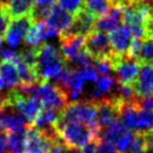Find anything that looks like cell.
Returning <instances> with one entry per match:
<instances>
[{"instance_id":"obj_31","label":"cell","mask_w":153,"mask_h":153,"mask_svg":"<svg viewBox=\"0 0 153 153\" xmlns=\"http://www.w3.org/2000/svg\"><path fill=\"white\" fill-rule=\"evenodd\" d=\"M48 153H67V146H65L60 142H57L53 145V148L49 150Z\"/></svg>"},{"instance_id":"obj_26","label":"cell","mask_w":153,"mask_h":153,"mask_svg":"<svg viewBox=\"0 0 153 153\" xmlns=\"http://www.w3.org/2000/svg\"><path fill=\"white\" fill-rule=\"evenodd\" d=\"M94 65L97 73L101 75H112L113 73V63H112V58L110 56H105V57H100L94 59Z\"/></svg>"},{"instance_id":"obj_27","label":"cell","mask_w":153,"mask_h":153,"mask_svg":"<svg viewBox=\"0 0 153 153\" xmlns=\"http://www.w3.org/2000/svg\"><path fill=\"white\" fill-rule=\"evenodd\" d=\"M131 102L142 110L153 111V95H135Z\"/></svg>"},{"instance_id":"obj_1","label":"cell","mask_w":153,"mask_h":153,"mask_svg":"<svg viewBox=\"0 0 153 153\" xmlns=\"http://www.w3.org/2000/svg\"><path fill=\"white\" fill-rule=\"evenodd\" d=\"M55 132L60 143L67 148H83L94 140H98L100 136L92 128L77 121L58 119L54 125Z\"/></svg>"},{"instance_id":"obj_25","label":"cell","mask_w":153,"mask_h":153,"mask_svg":"<svg viewBox=\"0 0 153 153\" xmlns=\"http://www.w3.org/2000/svg\"><path fill=\"white\" fill-rule=\"evenodd\" d=\"M24 40L29 47H37L40 45V42L43 40V36H42V33H40V29H39L37 22H35L33 24V26L29 28Z\"/></svg>"},{"instance_id":"obj_21","label":"cell","mask_w":153,"mask_h":153,"mask_svg":"<svg viewBox=\"0 0 153 153\" xmlns=\"http://www.w3.org/2000/svg\"><path fill=\"white\" fill-rule=\"evenodd\" d=\"M135 58L141 64L153 63V34L148 35L146 37L141 39Z\"/></svg>"},{"instance_id":"obj_11","label":"cell","mask_w":153,"mask_h":153,"mask_svg":"<svg viewBox=\"0 0 153 153\" xmlns=\"http://www.w3.org/2000/svg\"><path fill=\"white\" fill-rule=\"evenodd\" d=\"M29 124L15 107L6 102L0 106V128L6 132L26 131Z\"/></svg>"},{"instance_id":"obj_33","label":"cell","mask_w":153,"mask_h":153,"mask_svg":"<svg viewBox=\"0 0 153 153\" xmlns=\"http://www.w3.org/2000/svg\"><path fill=\"white\" fill-rule=\"evenodd\" d=\"M67 153H82L78 148H67Z\"/></svg>"},{"instance_id":"obj_5","label":"cell","mask_w":153,"mask_h":153,"mask_svg":"<svg viewBox=\"0 0 153 153\" xmlns=\"http://www.w3.org/2000/svg\"><path fill=\"white\" fill-rule=\"evenodd\" d=\"M119 117L124 126L136 132L153 130V111L142 110L133 103L121 102Z\"/></svg>"},{"instance_id":"obj_29","label":"cell","mask_w":153,"mask_h":153,"mask_svg":"<svg viewBox=\"0 0 153 153\" xmlns=\"http://www.w3.org/2000/svg\"><path fill=\"white\" fill-rule=\"evenodd\" d=\"M77 69H79V72L83 75L85 81L94 82L95 83V81L98 78L97 71H96V68H95V66L93 64L87 65V66H84V67H81V68H77Z\"/></svg>"},{"instance_id":"obj_6","label":"cell","mask_w":153,"mask_h":153,"mask_svg":"<svg viewBox=\"0 0 153 153\" xmlns=\"http://www.w3.org/2000/svg\"><path fill=\"white\" fill-rule=\"evenodd\" d=\"M22 89L38 95L44 106L55 107L63 111V108L69 103L68 94L64 87L57 83H51V81L43 82L35 86L22 87Z\"/></svg>"},{"instance_id":"obj_12","label":"cell","mask_w":153,"mask_h":153,"mask_svg":"<svg viewBox=\"0 0 153 153\" xmlns=\"http://www.w3.org/2000/svg\"><path fill=\"white\" fill-rule=\"evenodd\" d=\"M34 22L35 19L31 15L13 18L4 36V39L11 47H16L25 39L26 34L28 33V30Z\"/></svg>"},{"instance_id":"obj_28","label":"cell","mask_w":153,"mask_h":153,"mask_svg":"<svg viewBox=\"0 0 153 153\" xmlns=\"http://www.w3.org/2000/svg\"><path fill=\"white\" fill-rule=\"evenodd\" d=\"M96 142V153H121L119 150L115 148L114 144H112L110 141L105 139H98L95 140Z\"/></svg>"},{"instance_id":"obj_20","label":"cell","mask_w":153,"mask_h":153,"mask_svg":"<svg viewBox=\"0 0 153 153\" xmlns=\"http://www.w3.org/2000/svg\"><path fill=\"white\" fill-rule=\"evenodd\" d=\"M4 2L11 18L33 15L35 8V0H6Z\"/></svg>"},{"instance_id":"obj_15","label":"cell","mask_w":153,"mask_h":153,"mask_svg":"<svg viewBox=\"0 0 153 153\" xmlns=\"http://www.w3.org/2000/svg\"><path fill=\"white\" fill-rule=\"evenodd\" d=\"M74 19H75L74 16H72L69 13L55 4L49 9L47 17L45 18V22L51 28L55 30L57 35H59L69 30V28L74 24Z\"/></svg>"},{"instance_id":"obj_22","label":"cell","mask_w":153,"mask_h":153,"mask_svg":"<svg viewBox=\"0 0 153 153\" xmlns=\"http://www.w3.org/2000/svg\"><path fill=\"white\" fill-rule=\"evenodd\" d=\"M25 133L20 132H7V152L24 153L25 152Z\"/></svg>"},{"instance_id":"obj_16","label":"cell","mask_w":153,"mask_h":153,"mask_svg":"<svg viewBox=\"0 0 153 153\" xmlns=\"http://www.w3.org/2000/svg\"><path fill=\"white\" fill-rule=\"evenodd\" d=\"M123 24V7L119 4H113L112 8L102 17L96 18L94 24V29L111 33Z\"/></svg>"},{"instance_id":"obj_32","label":"cell","mask_w":153,"mask_h":153,"mask_svg":"<svg viewBox=\"0 0 153 153\" xmlns=\"http://www.w3.org/2000/svg\"><path fill=\"white\" fill-rule=\"evenodd\" d=\"M95 148H96V142L94 140L83 146L82 153H96V149H95Z\"/></svg>"},{"instance_id":"obj_17","label":"cell","mask_w":153,"mask_h":153,"mask_svg":"<svg viewBox=\"0 0 153 153\" xmlns=\"http://www.w3.org/2000/svg\"><path fill=\"white\" fill-rule=\"evenodd\" d=\"M133 88L136 95H153V63L141 64Z\"/></svg>"},{"instance_id":"obj_10","label":"cell","mask_w":153,"mask_h":153,"mask_svg":"<svg viewBox=\"0 0 153 153\" xmlns=\"http://www.w3.org/2000/svg\"><path fill=\"white\" fill-rule=\"evenodd\" d=\"M85 49L94 59L110 56L112 54L110 38L107 33L93 29L85 35Z\"/></svg>"},{"instance_id":"obj_24","label":"cell","mask_w":153,"mask_h":153,"mask_svg":"<svg viewBox=\"0 0 153 153\" xmlns=\"http://www.w3.org/2000/svg\"><path fill=\"white\" fill-rule=\"evenodd\" d=\"M56 4L74 17H76L81 11H83L85 7L84 0H56Z\"/></svg>"},{"instance_id":"obj_9","label":"cell","mask_w":153,"mask_h":153,"mask_svg":"<svg viewBox=\"0 0 153 153\" xmlns=\"http://www.w3.org/2000/svg\"><path fill=\"white\" fill-rule=\"evenodd\" d=\"M134 136L135 133L132 130L124 126L121 121H116L115 123L101 131L100 139L102 137L110 141L121 153H126L133 143Z\"/></svg>"},{"instance_id":"obj_3","label":"cell","mask_w":153,"mask_h":153,"mask_svg":"<svg viewBox=\"0 0 153 153\" xmlns=\"http://www.w3.org/2000/svg\"><path fill=\"white\" fill-rule=\"evenodd\" d=\"M60 119L86 124L101 136V130L97 125V106L93 100H79L68 103L62 111Z\"/></svg>"},{"instance_id":"obj_13","label":"cell","mask_w":153,"mask_h":153,"mask_svg":"<svg viewBox=\"0 0 153 153\" xmlns=\"http://www.w3.org/2000/svg\"><path fill=\"white\" fill-rule=\"evenodd\" d=\"M112 54L115 55H128L133 42V34L126 24H122L116 29L112 30L108 35Z\"/></svg>"},{"instance_id":"obj_19","label":"cell","mask_w":153,"mask_h":153,"mask_svg":"<svg viewBox=\"0 0 153 153\" xmlns=\"http://www.w3.org/2000/svg\"><path fill=\"white\" fill-rule=\"evenodd\" d=\"M95 20H96V18L84 9L83 11H81L75 17L74 24L67 31L68 33H73V34H79L85 36V35L88 34L89 31H92L94 29Z\"/></svg>"},{"instance_id":"obj_7","label":"cell","mask_w":153,"mask_h":153,"mask_svg":"<svg viewBox=\"0 0 153 153\" xmlns=\"http://www.w3.org/2000/svg\"><path fill=\"white\" fill-rule=\"evenodd\" d=\"M111 58L113 63V73L117 83L121 85L133 86L140 71V62L128 55L111 54Z\"/></svg>"},{"instance_id":"obj_8","label":"cell","mask_w":153,"mask_h":153,"mask_svg":"<svg viewBox=\"0 0 153 153\" xmlns=\"http://www.w3.org/2000/svg\"><path fill=\"white\" fill-rule=\"evenodd\" d=\"M57 142L59 140L56 133H46L29 125L25 133L24 153H48Z\"/></svg>"},{"instance_id":"obj_18","label":"cell","mask_w":153,"mask_h":153,"mask_svg":"<svg viewBox=\"0 0 153 153\" xmlns=\"http://www.w3.org/2000/svg\"><path fill=\"white\" fill-rule=\"evenodd\" d=\"M117 81L115 77L112 75H101L95 81V86L91 94V100L97 101L100 98L105 97L112 91H115Z\"/></svg>"},{"instance_id":"obj_14","label":"cell","mask_w":153,"mask_h":153,"mask_svg":"<svg viewBox=\"0 0 153 153\" xmlns=\"http://www.w3.org/2000/svg\"><path fill=\"white\" fill-rule=\"evenodd\" d=\"M58 36L60 39V51L65 57L66 64H68L85 47V36L68 31L62 33Z\"/></svg>"},{"instance_id":"obj_34","label":"cell","mask_w":153,"mask_h":153,"mask_svg":"<svg viewBox=\"0 0 153 153\" xmlns=\"http://www.w3.org/2000/svg\"><path fill=\"white\" fill-rule=\"evenodd\" d=\"M2 39H4L2 37H0V47H1V44H2Z\"/></svg>"},{"instance_id":"obj_4","label":"cell","mask_w":153,"mask_h":153,"mask_svg":"<svg viewBox=\"0 0 153 153\" xmlns=\"http://www.w3.org/2000/svg\"><path fill=\"white\" fill-rule=\"evenodd\" d=\"M7 103L20 113L29 125H33L44 106L38 95L24 92L19 87L9 91L7 94Z\"/></svg>"},{"instance_id":"obj_23","label":"cell","mask_w":153,"mask_h":153,"mask_svg":"<svg viewBox=\"0 0 153 153\" xmlns=\"http://www.w3.org/2000/svg\"><path fill=\"white\" fill-rule=\"evenodd\" d=\"M84 9L95 18L102 17L113 6L111 0H84Z\"/></svg>"},{"instance_id":"obj_2","label":"cell","mask_w":153,"mask_h":153,"mask_svg":"<svg viewBox=\"0 0 153 153\" xmlns=\"http://www.w3.org/2000/svg\"><path fill=\"white\" fill-rule=\"evenodd\" d=\"M36 73L39 84L43 82L55 79L67 64L62 51L51 44H40L36 47Z\"/></svg>"},{"instance_id":"obj_30","label":"cell","mask_w":153,"mask_h":153,"mask_svg":"<svg viewBox=\"0 0 153 153\" xmlns=\"http://www.w3.org/2000/svg\"><path fill=\"white\" fill-rule=\"evenodd\" d=\"M7 152V132L0 128V153Z\"/></svg>"}]
</instances>
